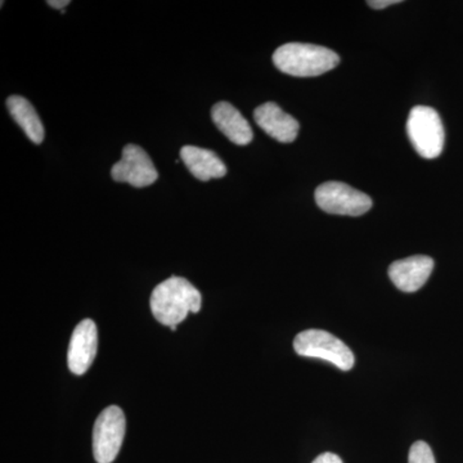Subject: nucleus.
Segmentation results:
<instances>
[{"mask_svg":"<svg viewBox=\"0 0 463 463\" xmlns=\"http://www.w3.org/2000/svg\"><path fill=\"white\" fill-rule=\"evenodd\" d=\"M149 306L158 322L173 327L184 321L190 313L200 312L203 297L190 281L174 276L156 286Z\"/></svg>","mask_w":463,"mask_h":463,"instance_id":"f257e3e1","label":"nucleus"},{"mask_svg":"<svg viewBox=\"0 0 463 463\" xmlns=\"http://www.w3.org/2000/svg\"><path fill=\"white\" fill-rule=\"evenodd\" d=\"M339 62L340 57L334 51L307 43L283 44L273 54V63L277 69L297 78L326 74Z\"/></svg>","mask_w":463,"mask_h":463,"instance_id":"f03ea898","label":"nucleus"},{"mask_svg":"<svg viewBox=\"0 0 463 463\" xmlns=\"http://www.w3.org/2000/svg\"><path fill=\"white\" fill-rule=\"evenodd\" d=\"M407 133L420 156L426 160L440 156L446 133L440 116L434 109L428 106L413 108L408 116Z\"/></svg>","mask_w":463,"mask_h":463,"instance_id":"7ed1b4c3","label":"nucleus"},{"mask_svg":"<svg viewBox=\"0 0 463 463\" xmlns=\"http://www.w3.org/2000/svg\"><path fill=\"white\" fill-rule=\"evenodd\" d=\"M294 349L298 355L307 358L323 359L330 362L341 371H350L354 367L355 356L343 341L322 330L300 332L294 340Z\"/></svg>","mask_w":463,"mask_h":463,"instance_id":"20e7f679","label":"nucleus"},{"mask_svg":"<svg viewBox=\"0 0 463 463\" xmlns=\"http://www.w3.org/2000/svg\"><path fill=\"white\" fill-rule=\"evenodd\" d=\"M127 421L121 408L111 405L97 417L93 429V455L97 463H112L123 446Z\"/></svg>","mask_w":463,"mask_h":463,"instance_id":"39448f33","label":"nucleus"},{"mask_svg":"<svg viewBox=\"0 0 463 463\" xmlns=\"http://www.w3.org/2000/svg\"><path fill=\"white\" fill-rule=\"evenodd\" d=\"M317 205L328 214L361 216L370 212L373 200L345 183L326 182L315 194Z\"/></svg>","mask_w":463,"mask_h":463,"instance_id":"423d86ee","label":"nucleus"},{"mask_svg":"<svg viewBox=\"0 0 463 463\" xmlns=\"http://www.w3.org/2000/svg\"><path fill=\"white\" fill-rule=\"evenodd\" d=\"M111 176L115 182L143 188L154 184L157 181L158 173L145 149L139 146L128 145L123 149L121 160L112 166Z\"/></svg>","mask_w":463,"mask_h":463,"instance_id":"0eeeda50","label":"nucleus"},{"mask_svg":"<svg viewBox=\"0 0 463 463\" xmlns=\"http://www.w3.org/2000/svg\"><path fill=\"white\" fill-rule=\"evenodd\" d=\"M99 349V332L96 323L91 319H84L76 326L70 340L67 364L72 373L81 376L90 370L96 359Z\"/></svg>","mask_w":463,"mask_h":463,"instance_id":"6e6552de","label":"nucleus"},{"mask_svg":"<svg viewBox=\"0 0 463 463\" xmlns=\"http://www.w3.org/2000/svg\"><path fill=\"white\" fill-rule=\"evenodd\" d=\"M434 260L426 255H414L394 261L389 268V277L395 288L403 292H416L430 279Z\"/></svg>","mask_w":463,"mask_h":463,"instance_id":"1a4fd4ad","label":"nucleus"},{"mask_svg":"<svg viewBox=\"0 0 463 463\" xmlns=\"http://www.w3.org/2000/svg\"><path fill=\"white\" fill-rule=\"evenodd\" d=\"M255 123L268 136L281 143H291L297 139L298 125L297 118L283 111L277 103L267 102L254 111Z\"/></svg>","mask_w":463,"mask_h":463,"instance_id":"9d476101","label":"nucleus"},{"mask_svg":"<svg viewBox=\"0 0 463 463\" xmlns=\"http://www.w3.org/2000/svg\"><path fill=\"white\" fill-rule=\"evenodd\" d=\"M212 118L216 128L234 145L246 146L254 138L251 125L231 103H216L212 109Z\"/></svg>","mask_w":463,"mask_h":463,"instance_id":"9b49d317","label":"nucleus"},{"mask_svg":"<svg viewBox=\"0 0 463 463\" xmlns=\"http://www.w3.org/2000/svg\"><path fill=\"white\" fill-rule=\"evenodd\" d=\"M181 157L192 175L201 182L223 178L227 174V167L222 158L210 149L184 146L181 149Z\"/></svg>","mask_w":463,"mask_h":463,"instance_id":"f8f14e48","label":"nucleus"},{"mask_svg":"<svg viewBox=\"0 0 463 463\" xmlns=\"http://www.w3.org/2000/svg\"><path fill=\"white\" fill-rule=\"evenodd\" d=\"M7 108L9 114L29 137L30 141L35 145H41L45 136L44 125L32 103L24 97L11 96L7 99Z\"/></svg>","mask_w":463,"mask_h":463,"instance_id":"ddd939ff","label":"nucleus"},{"mask_svg":"<svg viewBox=\"0 0 463 463\" xmlns=\"http://www.w3.org/2000/svg\"><path fill=\"white\" fill-rule=\"evenodd\" d=\"M408 461L410 463H437L435 462L434 453H432L430 446L425 443V441H416L411 447Z\"/></svg>","mask_w":463,"mask_h":463,"instance_id":"4468645a","label":"nucleus"},{"mask_svg":"<svg viewBox=\"0 0 463 463\" xmlns=\"http://www.w3.org/2000/svg\"><path fill=\"white\" fill-rule=\"evenodd\" d=\"M402 0H370L367 5L373 9H383L388 8L389 5H399Z\"/></svg>","mask_w":463,"mask_h":463,"instance_id":"2eb2a0df","label":"nucleus"},{"mask_svg":"<svg viewBox=\"0 0 463 463\" xmlns=\"http://www.w3.org/2000/svg\"><path fill=\"white\" fill-rule=\"evenodd\" d=\"M312 463H343L339 456L335 453H323V455L317 457Z\"/></svg>","mask_w":463,"mask_h":463,"instance_id":"dca6fc26","label":"nucleus"},{"mask_svg":"<svg viewBox=\"0 0 463 463\" xmlns=\"http://www.w3.org/2000/svg\"><path fill=\"white\" fill-rule=\"evenodd\" d=\"M48 5L54 9H65L70 5V0H48Z\"/></svg>","mask_w":463,"mask_h":463,"instance_id":"f3484780","label":"nucleus"}]
</instances>
